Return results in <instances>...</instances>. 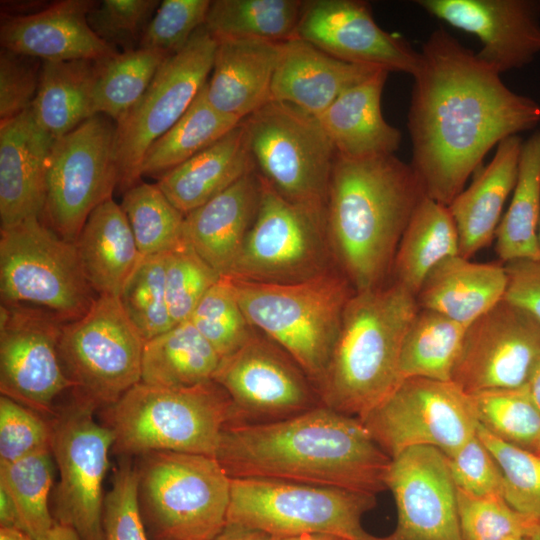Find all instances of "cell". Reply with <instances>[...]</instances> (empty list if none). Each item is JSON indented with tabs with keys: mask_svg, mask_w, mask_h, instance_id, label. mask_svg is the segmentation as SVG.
I'll use <instances>...</instances> for the list:
<instances>
[{
	"mask_svg": "<svg viewBox=\"0 0 540 540\" xmlns=\"http://www.w3.org/2000/svg\"><path fill=\"white\" fill-rule=\"evenodd\" d=\"M261 183L256 217L227 276L291 284L338 269L327 234L326 208L290 201L262 178Z\"/></svg>",
	"mask_w": 540,
	"mask_h": 540,
	"instance_id": "cell-10",
	"label": "cell"
},
{
	"mask_svg": "<svg viewBox=\"0 0 540 540\" xmlns=\"http://www.w3.org/2000/svg\"><path fill=\"white\" fill-rule=\"evenodd\" d=\"M388 74L377 70L317 117L337 155L361 159L392 155L399 149L401 132L385 120L381 109Z\"/></svg>",
	"mask_w": 540,
	"mask_h": 540,
	"instance_id": "cell-28",
	"label": "cell"
},
{
	"mask_svg": "<svg viewBox=\"0 0 540 540\" xmlns=\"http://www.w3.org/2000/svg\"><path fill=\"white\" fill-rule=\"evenodd\" d=\"M91 0H63L42 11L4 17L3 49L41 61L99 60L118 51L99 38L88 23Z\"/></svg>",
	"mask_w": 540,
	"mask_h": 540,
	"instance_id": "cell-24",
	"label": "cell"
},
{
	"mask_svg": "<svg viewBox=\"0 0 540 540\" xmlns=\"http://www.w3.org/2000/svg\"><path fill=\"white\" fill-rule=\"evenodd\" d=\"M217 39L204 26L167 58L139 101L115 124L118 188L140 182L149 147L187 111L212 71Z\"/></svg>",
	"mask_w": 540,
	"mask_h": 540,
	"instance_id": "cell-14",
	"label": "cell"
},
{
	"mask_svg": "<svg viewBox=\"0 0 540 540\" xmlns=\"http://www.w3.org/2000/svg\"><path fill=\"white\" fill-rule=\"evenodd\" d=\"M54 141L38 124L31 107L1 121L0 230L42 218L48 158Z\"/></svg>",
	"mask_w": 540,
	"mask_h": 540,
	"instance_id": "cell-23",
	"label": "cell"
},
{
	"mask_svg": "<svg viewBox=\"0 0 540 540\" xmlns=\"http://www.w3.org/2000/svg\"><path fill=\"white\" fill-rule=\"evenodd\" d=\"M470 396L481 426L504 442L540 455V408L526 386Z\"/></svg>",
	"mask_w": 540,
	"mask_h": 540,
	"instance_id": "cell-43",
	"label": "cell"
},
{
	"mask_svg": "<svg viewBox=\"0 0 540 540\" xmlns=\"http://www.w3.org/2000/svg\"><path fill=\"white\" fill-rule=\"evenodd\" d=\"M242 120L214 108L206 95V83L183 116L147 150L141 177H160L209 147Z\"/></svg>",
	"mask_w": 540,
	"mask_h": 540,
	"instance_id": "cell-37",
	"label": "cell"
},
{
	"mask_svg": "<svg viewBox=\"0 0 540 540\" xmlns=\"http://www.w3.org/2000/svg\"><path fill=\"white\" fill-rule=\"evenodd\" d=\"M376 495L331 486L268 478H231L226 524L264 531L272 537L327 533L345 540H378L362 518Z\"/></svg>",
	"mask_w": 540,
	"mask_h": 540,
	"instance_id": "cell-9",
	"label": "cell"
},
{
	"mask_svg": "<svg viewBox=\"0 0 540 540\" xmlns=\"http://www.w3.org/2000/svg\"><path fill=\"white\" fill-rule=\"evenodd\" d=\"M62 325L43 311L1 304V395L47 418L57 398L73 389L59 353Z\"/></svg>",
	"mask_w": 540,
	"mask_h": 540,
	"instance_id": "cell-19",
	"label": "cell"
},
{
	"mask_svg": "<svg viewBox=\"0 0 540 540\" xmlns=\"http://www.w3.org/2000/svg\"><path fill=\"white\" fill-rule=\"evenodd\" d=\"M210 540H273V537L258 529L238 524H226L224 528Z\"/></svg>",
	"mask_w": 540,
	"mask_h": 540,
	"instance_id": "cell-56",
	"label": "cell"
},
{
	"mask_svg": "<svg viewBox=\"0 0 540 540\" xmlns=\"http://www.w3.org/2000/svg\"><path fill=\"white\" fill-rule=\"evenodd\" d=\"M95 411L72 397L50 418L51 452L60 475L52 515L82 540H102L103 481L114 440L95 420Z\"/></svg>",
	"mask_w": 540,
	"mask_h": 540,
	"instance_id": "cell-16",
	"label": "cell"
},
{
	"mask_svg": "<svg viewBox=\"0 0 540 540\" xmlns=\"http://www.w3.org/2000/svg\"><path fill=\"white\" fill-rule=\"evenodd\" d=\"M75 246L94 292L120 296L141 256L121 205L110 198L96 207Z\"/></svg>",
	"mask_w": 540,
	"mask_h": 540,
	"instance_id": "cell-32",
	"label": "cell"
},
{
	"mask_svg": "<svg viewBox=\"0 0 540 540\" xmlns=\"http://www.w3.org/2000/svg\"><path fill=\"white\" fill-rule=\"evenodd\" d=\"M1 304L43 311L62 323L82 317L97 294L75 243L40 218L0 230Z\"/></svg>",
	"mask_w": 540,
	"mask_h": 540,
	"instance_id": "cell-8",
	"label": "cell"
},
{
	"mask_svg": "<svg viewBox=\"0 0 540 540\" xmlns=\"http://www.w3.org/2000/svg\"><path fill=\"white\" fill-rule=\"evenodd\" d=\"M94 80L95 60L41 61L39 87L31 109L53 139L94 116Z\"/></svg>",
	"mask_w": 540,
	"mask_h": 540,
	"instance_id": "cell-35",
	"label": "cell"
},
{
	"mask_svg": "<svg viewBox=\"0 0 540 540\" xmlns=\"http://www.w3.org/2000/svg\"><path fill=\"white\" fill-rule=\"evenodd\" d=\"M466 328L436 311L419 308L402 344V378L451 381Z\"/></svg>",
	"mask_w": 540,
	"mask_h": 540,
	"instance_id": "cell-39",
	"label": "cell"
},
{
	"mask_svg": "<svg viewBox=\"0 0 540 540\" xmlns=\"http://www.w3.org/2000/svg\"><path fill=\"white\" fill-rule=\"evenodd\" d=\"M231 478H268L377 494L391 457L362 421L327 406L280 420L228 423L215 455Z\"/></svg>",
	"mask_w": 540,
	"mask_h": 540,
	"instance_id": "cell-2",
	"label": "cell"
},
{
	"mask_svg": "<svg viewBox=\"0 0 540 540\" xmlns=\"http://www.w3.org/2000/svg\"><path fill=\"white\" fill-rule=\"evenodd\" d=\"M362 423L392 458L417 446L445 455L477 434L478 419L471 396L452 381L405 378Z\"/></svg>",
	"mask_w": 540,
	"mask_h": 540,
	"instance_id": "cell-15",
	"label": "cell"
},
{
	"mask_svg": "<svg viewBox=\"0 0 540 540\" xmlns=\"http://www.w3.org/2000/svg\"><path fill=\"white\" fill-rule=\"evenodd\" d=\"M457 509L464 540L529 537L540 523L516 511L498 494L474 496L457 489Z\"/></svg>",
	"mask_w": 540,
	"mask_h": 540,
	"instance_id": "cell-47",
	"label": "cell"
},
{
	"mask_svg": "<svg viewBox=\"0 0 540 540\" xmlns=\"http://www.w3.org/2000/svg\"><path fill=\"white\" fill-rule=\"evenodd\" d=\"M504 267L508 278L504 299L540 321V257L511 261Z\"/></svg>",
	"mask_w": 540,
	"mask_h": 540,
	"instance_id": "cell-55",
	"label": "cell"
},
{
	"mask_svg": "<svg viewBox=\"0 0 540 540\" xmlns=\"http://www.w3.org/2000/svg\"><path fill=\"white\" fill-rule=\"evenodd\" d=\"M220 277L186 242L166 253V297L174 324L190 319L198 303Z\"/></svg>",
	"mask_w": 540,
	"mask_h": 540,
	"instance_id": "cell-48",
	"label": "cell"
},
{
	"mask_svg": "<svg viewBox=\"0 0 540 540\" xmlns=\"http://www.w3.org/2000/svg\"><path fill=\"white\" fill-rule=\"evenodd\" d=\"M418 309L415 296L392 280L354 291L317 389L322 405L361 420L388 397L403 380L402 344Z\"/></svg>",
	"mask_w": 540,
	"mask_h": 540,
	"instance_id": "cell-4",
	"label": "cell"
},
{
	"mask_svg": "<svg viewBox=\"0 0 540 540\" xmlns=\"http://www.w3.org/2000/svg\"><path fill=\"white\" fill-rule=\"evenodd\" d=\"M55 469L51 449L0 462V487L13 499L23 531L34 540H42L55 525L49 507Z\"/></svg>",
	"mask_w": 540,
	"mask_h": 540,
	"instance_id": "cell-41",
	"label": "cell"
},
{
	"mask_svg": "<svg viewBox=\"0 0 540 540\" xmlns=\"http://www.w3.org/2000/svg\"><path fill=\"white\" fill-rule=\"evenodd\" d=\"M121 207L141 256L171 252L184 244L182 214L156 184L138 182L123 192Z\"/></svg>",
	"mask_w": 540,
	"mask_h": 540,
	"instance_id": "cell-42",
	"label": "cell"
},
{
	"mask_svg": "<svg viewBox=\"0 0 540 540\" xmlns=\"http://www.w3.org/2000/svg\"><path fill=\"white\" fill-rule=\"evenodd\" d=\"M0 540H34V539L21 529L0 527Z\"/></svg>",
	"mask_w": 540,
	"mask_h": 540,
	"instance_id": "cell-61",
	"label": "cell"
},
{
	"mask_svg": "<svg viewBox=\"0 0 540 540\" xmlns=\"http://www.w3.org/2000/svg\"><path fill=\"white\" fill-rule=\"evenodd\" d=\"M302 0H213L205 27L217 39L286 42L296 37Z\"/></svg>",
	"mask_w": 540,
	"mask_h": 540,
	"instance_id": "cell-38",
	"label": "cell"
},
{
	"mask_svg": "<svg viewBox=\"0 0 540 540\" xmlns=\"http://www.w3.org/2000/svg\"><path fill=\"white\" fill-rule=\"evenodd\" d=\"M42 540H82L80 536L70 527L55 523L53 528L44 536Z\"/></svg>",
	"mask_w": 540,
	"mask_h": 540,
	"instance_id": "cell-58",
	"label": "cell"
},
{
	"mask_svg": "<svg viewBox=\"0 0 540 540\" xmlns=\"http://www.w3.org/2000/svg\"><path fill=\"white\" fill-rule=\"evenodd\" d=\"M420 55L408 111L410 164L425 195L448 206L495 145L538 125L540 104L510 90L444 28Z\"/></svg>",
	"mask_w": 540,
	"mask_h": 540,
	"instance_id": "cell-1",
	"label": "cell"
},
{
	"mask_svg": "<svg viewBox=\"0 0 540 540\" xmlns=\"http://www.w3.org/2000/svg\"><path fill=\"white\" fill-rule=\"evenodd\" d=\"M37 59L6 49L0 53V119H11L29 109L36 97L40 71Z\"/></svg>",
	"mask_w": 540,
	"mask_h": 540,
	"instance_id": "cell-54",
	"label": "cell"
},
{
	"mask_svg": "<svg viewBox=\"0 0 540 540\" xmlns=\"http://www.w3.org/2000/svg\"><path fill=\"white\" fill-rule=\"evenodd\" d=\"M167 58L155 50L136 48L95 60L94 115L118 122L143 96Z\"/></svg>",
	"mask_w": 540,
	"mask_h": 540,
	"instance_id": "cell-40",
	"label": "cell"
},
{
	"mask_svg": "<svg viewBox=\"0 0 540 540\" xmlns=\"http://www.w3.org/2000/svg\"><path fill=\"white\" fill-rule=\"evenodd\" d=\"M166 253L140 256L119 296L129 320L146 342L171 329L165 286Z\"/></svg>",
	"mask_w": 540,
	"mask_h": 540,
	"instance_id": "cell-44",
	"label": "cell"
},
{
	"mask_svg": "<svg viewBox=\"0 0 540 540\" xmlns=\"http://www.w3.org/2000/svg\"><path fill=\"white\" fill-rule=\"evenodd\" d=\"M50 419L1 395L0 462H14L33 453L51 449Z\"/></svg>",
	"mask_w": 540,
	"mask_h": 540,
	"instance_id": "cell-52",
	"label": "cell"
},
{
	"mask_svg": "<svg viewBox=\"0 0 540 540\" xmlns=\"http://www.w3.org/2000/svg\"><path fill=\"white\" fill-rule=\"evenodd\" d=\"M217 41L211 77L206 82L207 99L218 111L243 121L271 101L284 42Z\"/></svg>",
	"mask_w": 540,
	"mask_h": 540,
	"instance_id": "cell-26",
	"label": "cell"
},
{
	"mask_svg": "<svg viewBox=\"0 0 540 540\" xmlns=\"http://www.w3.org/2000/svg\"><path fill=\"white\" fill-rule=\"evenodd\" d=\"M118 180L115 125L94 115L52 145L42 221L75 243L92 211L112 198Z\"/></svg>",
	"mask_w": 540,
	"mask_h": 540,
	"instance_id": "cell-13",
	"label": "cell"
},
{
	"mask_svg": "<svg viewBox=\"0 0 540 540\" xmlns=\"http://www.w3.org/2000/svg\"><path fill=\"white\" fill-rule=\"evenodd\" d=\"M522 145L519 135L501 141L488 165L448 205L462 257L470 259L494 240L503 206L517 181Z\"/></svg>",
	"mask_w": 540,
	"mask_h": 540,
	"instance_id": "cell-29",
	"label": "cell"
},
{
	"mask_svg": "<svg viewBox=\"0 0 540 540\" xmlns=\"http://www.w3.org/2000/svg\"><path fill=\"white\" fill-rule=\"evenodd\" d=\"M296 37L340 60L414 75L420 52L383 30L369 4L360 0L304 1Z\"/></svg>",
	"mask_w": 540,
	"mask_h": 540,
	"instance_id": "cell-21",
	"label": "cell"
},
{
	"mask_svg": "<svg viewBox=\"0 0 540 540\" xmlns=\"http://www.w3.org/2000/svg\"><path fill=\"white\" fill-rule=\"evenodd\" d=\"M450 26L475 35L476 57L498 73L520 69L540 53V2L535 0H419Z\"/></svg>",
	"mask_w": 540,
	"mask_h": 540,
	"instance_id": "cell-22",
	"label": "cell"
},
{
	"mask_svg": "<svg viewBox=\"0 0 540 540\" xmlns=\"http://www.w3.org/2000/svg\"><path fill=\"white\" fill-rule=\"evenodd\" d=\"M159 5L158 0H104L91 9L88 23L112 47L134 50Z\"/></svg>",
	"mask_w": 540,
	"mask_h": 540,
	"instance_id": "cell-51",
	"label": "cell"
},
{
	"mask_svg": "<svg viewBox=\"0 0 540 540\" xmlns=\"http://www.w3.org/2000/svg\"><path fill=\"white\" fill-rule=\"evenodd\" d=\"M210 0H164L150 20L138 48L171 57L205 25Z\"/></svg>",
	"mask_w": 540,
	"mask_h": 540,
	"instance_id": "cell-50",
	"label": "cell"
},
{
	"mask_svg": "<svg viewBox=\"0 0 540 540\" xmlns=\"http://www.w3.org/2000/svg\"><path fill=\"white\" fill-rule=\"evenodd\" d=\"M243 122L258 175L290 201L326 208L337 153L318 118L270 101Z\"/></svg>",
	"mask_w": 540,
	"mask_h": 540,
	"instance_id": "cell-12",
	"label": "cell"
},
{
	"mask_svg": "<svg viewBox=\"0 0 540 540\" xmlns=\"http://www.w3.org/2000/svg\"><path fill=\"white\" fill-rule=\"evenodd\" d=\"M531 540H540V523L534 530V532L530 535Z\"/></svg>",
	"mask_w": 540,
	"mask_h": 540,
	"instance_id": "cell-62",
	"label": "cell"
},
{
	"mask_svg": "<svg viewBox=\"0 0 540 540\" xmlns=\"http://www.w3.org/2000/svg\"><path fill=\"white\" fill-rule=\"evenodd\" d=\"M261 190V178L254 170L184 216V241L221 276L229 274L241 251Z\"/></svg>",
	"mask_w": 540,
	"mask_h": 540,
	"instance_id": "cell-25",
	"label": "cell"
},
{
	"mask_svg": "<svg viewBox=\"0 0 540 540\" xmlns=\"http://www.w3.org/2000/svg\"><path fill=\"white\" fill-rule=\"evenodd\" d=\"M507 282L504 264L475 263L458 254L429 272L416 301L467 327L504 298Z\"/></svg>",
	"mask_w": 540,
	"mask_h": 540,
	"instance_id": "cell-31",
	"label": "cell"
},
{
	"mask_svg": "<svg viewBox=\"0 0 540 540\" xmlns=\"http://www.w3.org/2000/svg\"><path fill=\"white\" fill-rule=\"evenodd\" d=\"M119 457L171 451L216 455L223 428L235 410L215 381L191 387H158L139 382L101 410Z\"/></svg>",
	"mask_w": 540,
	"mask_h": 540,
	"instance_id": "cell-5",
	"label": "cell"
},
{
	"mask_svg": "<svg viewBox=\"0 0 540 540\" xmlns=\"http://www.w3.org/2000/svg\"><path fill=\"white\" fill-rule=\"evenodd\" d=\"M213 381L233 403L235 419L231 423L280 420L322 404L297 362L257 333L240 349L221 358Z\"/></svg>",
	"mask_w": 540,
	"mask_h": 540,
	"instance_id": "cell-17",
	"label": "cell"
},
{
	"mask_svg": "<svg viewBox=\"0 0 540 540\" xmlns=\"http://www.w3.org/2000/svg\"><path fill=\"white\" fill-rule=\"evenodd\" d=\"M273 540H345L327 533H301L295 535L273 537Z\"/></svg>",
	"mask_w": 540,
	"mask_h": 540,
	"instance_id": "cell-59",
	"label": "cell"
},
{
	"mask_svg": "<svg viewBox=\"0 0 540 540\" xmlns=\"http://www.w3.org/2000/svg\"><path fill=\"white\" fill-rule=\"evenodd\" d=\"M477 435L502 476V496L521 514L540 521V455L504 442L480 424Z\"/></svg>",
	"mask_w": 540,
	"mask_h": 540,
	"instance_id": "cell-46",
	"label": "cell"
},
{
	"mask_svg": "<svg viewBox=\"0 0 540 540\" xmlns=\"http://www.w3.org/2000/svg\"><path fill=\"white\" fill-rule=\"evenodd\" d=\"M102 540H151L138 500V472L131 457H120L104 496Z\"/></svg>",
	"mask_w": 540,
	"mask_h": 540,
	"instance_id": "cell-49",
	"label": "cell"
},
{
	"mask_svg": "<svg viewBox=\"0 0 540 540\" xmlns=\"http://www.w3.org/2000/svg\"><path fill=\"white\" fill-rule=\"evenodd\" d=\"M0 527L23 530L17 507L2 487H0Z\"/></svg>",
	"mask_w": 540,
	"mask_h": 540,
	"instance_id": "cell-57",
	"label": "cell"
},
{
	"mask_svg": "<svg viewBox=\"0 0 540 540\" xmlns=\"http://www.w3.org/2000/svg\"><path fill=\"white\" fill-rule=\"evenodd\" d=\"M221 356L190 320L145 342L141 382L158 387H191L213 380Z\"/></svg>",
	"mask_w": 540,
	"mask_h": 540,
	"instance_id": "cell-34",
	"label": "cell"
},
{
	"mask_svg": "<svg viewBox=\"0 0 540 540\" xmlns=\"http://www.w3.org/2000/svg\"><path fill=\"white\" fill-rule=\"evenodd\" d=\"M538 241L540 246V219H539V225H538Z\"/></svg>",
	"mask_w": 540,
	"mask_h": 540,
	"instance_id": "cell-64",
	"label": "cell"
},
{
	"mask_svg": "<svg viewBox=\"0 0 540 540\" xmlns=\"http://www.w3.org/2000/svg\"><path fill=\"white\" fill-rule=\"evenodd\" d=\"M424 196L411 164L395 154L361 159L336 155L326 227L335 264L354 291L390 281L399 242Z\"/></svg>",
	"mask_w": 540,
	"mask_h": 540,
	"instance_id": "cell-3",
	"label": "cell"
},
{
	"mask_svg": "<svg viewBox=\"0 0 540 540\" xmlns=\"http://www.w3.org/2000/svg\"><path fill=\"white\" fill-rule=\"evenodd\" d=\"M459 254V238L448 206L424 196L399 242L391 279L416 295L429 272Z\"/></svg>",
	"mask_w": 540,
	"mask_h": 540,
	"instance_id": "cell-33",
	"label": "cell"
},
{
	"mask_svg": "<svg viewBox=\"0 0 540 540\" xmlns=\"http://www.w3.org/2000/svg\"><path fill=\"white\" fill-rule=\"evenodd\" d=\"M189 320L221 358L240 349L258 332L246 318L227 275L207 291Z\"/></svg>",
	"mask_w": 540,
	"mask_h": 540,
	"instance_id": "cell-45",
	"label": "cell"
},
{
	"mask_svg": "<svg viewBox=\"0 0 540 540\" xmlns=\"http://www.w3.org/2000/svg\"><path fill=\"white\" fill-rule=\"evenodd\" d=\"M144 344L119 296L98 295L82 317L61 327L59 353L72 397L94 410L116 403L141 382Z\"/></svg>",
	"mask_w": 540,
	"mask_h": 540,
	"instance_id": "cell-11",
	"label": "cell"
},
{
	"mask_svg": "<svg viewBox=\"0 0 540 540\" xmlns=\"http://www.w3.org/2000/svg\"><path fill=\"white\" fill-rule=\"evenodd\" d=\"M385 485L395 501L397 522L378 540H464L457 489L439 449L411 447L392 457Z\"/></svg>",
	"mask_w": 540,
	"mask_h": 540,
	"instance_id": "cell-20",
	"label": "cell"
},
{
	"mask_svg": "<svg viewBox=\"0 0 540 540\" xmlns=\"http://www.w3.org/2000/svg\"><path fill=\"white\" fill-rule=\"evenodd\" d=\"M378 68L340 60L294 37L283 44L271 88V101L321 115L344 91Z\"/></svg>",
	"mask_w": 540,
	"mask_h": 540,
	"instance_id": "cell-27",
	"label": "cell"
},
{
	"mask_svg": "<svg viewBox=\"0 0 540 540\" xmlns=\"http://www.w3.org/2000/svg\"><path fill=\"white\" fill-rule=\"evenodd\" d=\"M540 131L523 141L512 199L496 229V254L503 264L540 257Z\"/></svg>",
	"mask_w": 540,
	"mask_h": 540,
	"instance_id": "cell-36",
	"label": "cell"
},
{
	"mask_svg": "<svg viewBox=\"0 0 540 540\" xmlns=\"http://www.w3.org/2000/svg\"><path fill=\"white\" fill-rule=\"evenodd\" d=\"M445 456L456 489L474 496H502L500 469L477 434Z\"/></svg>",
	"mask_w": 540,
	"mask_h": 540,
	"instance_id": "cell-53",
	"label": "cell"
},
{
	"mask_svg": "<svg viewBox=\"0 0 540 540\" xmlns=\"http://www.w3.org/2000/svg\"><path fill=\"white\" fill-rule=\"evenodd\" d=\"M540 360V321L502 299L466 328L451 381L467 394L526 386Z\"/></svg>",
	"mask_w": 540,
	"mask_h": 540,
	"instance_id": "cell-18",
	"label": "cell"
},
{
	"mask_svg": "<svg viewBox=\"0 0 540 540\" xmlns=\"http://www.w3.org/2000/svg\"><path fill=\"white\" fill-rule=\"evenodd\" d=\"M254 170L242 121L215 143L160 176L157 185L186 215Z\"/></svg>",
	"mask_w": 540,
	"mask_h": 540,
	"instance_id": "cell-30",
	"label": "cell"
},
{
	"mask_svg": "<svg viewBox=\"0 0 540 540\" xmlns=\"http://www.w3.org/2000/svg\"><path fill=\"white\" fill-rule=\"evenodd\" d=\"M526 388L533 401L540 408V360L526 384Z\"/></svg>",
	"mask_w": 540,
	"mask_h": 540,
	"instance_id": "cell-60",
	"label": "cell"
},
{
	"mask_svg": "<svg viewBox=\"0 0 540 540\" xmlns=\"http://www.w3.org/2000/svg\"><path fill=\"white\" fill-rule=\"evenodd\" d=\"M503 540H531L530 539V536L529 537H526V536H509Z\"/></svg>",
	"mask_w": 540,
	"mask_h": 540,
	"instance_id": "cell-63",
	"label": "cell"
},
{
	"mask_svg": "<svg viewBox=\"0 0 540 540\" xmlns=\"http://www.w3.org/2000/svg\"><path fill=\"white\" fill-rule=\"evenodd\" d=\"M230 278L249 323L289 354L318 389L354 293L346 277L335 269L291 284Z\"/></svg>",
	"mask_w": 540,
	"mask_h": 540,
	"instance_id": "cell-6",
	"label": "cell"
},
{
	"mask_svg": "<svg viewBox=\"0 0 540 540\" xmlns=\"http://www.w3.org/2000/svg\"><path fill=\"white\" fill-rule=\"evenodd\" d=\"M138 457L139 507L151 540H210L224 528L231 477L216 457L171 451Z\"/></svg>",
	"mask_w": 540,
	"mask_h": 540,
	"instance_id": "cell-7",
	"label": "cell"
}]
</instances>
